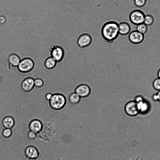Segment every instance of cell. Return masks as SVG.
<instances>
[{
    "mask_svg": "<svg viewBox=\"0 0 160 160\" xmlns=\"http://www.w3.org/2000/svg\"><path fill=\"white\" fill-rule=\"evenodd\" d=\"M101 33L103 39L108 42L112 43L119 34L118 23L114 20L106 22L102 27Z\"/></svg>",
    "mask_w": 160,
    "mask_h": 160,
    "instance_id": "obj_1",
    "label": "cell"
},
{
    "mask_svg": "<svg viewBox=\"0 0 160 160\" xmlns=\"http://www.w3.org/2000/svg\"><path fill=\"white\" fill-rule=\"evenodd\" d=\"M51 107L56 110H60L64 108L67 103L66 97L62 93H54L49 101Z\"/></svg>",
    "mask_w": 160,
    "mask_h": 160,
    "instance_id": "obj_2",
    "label": "cell"
},
{
    "mask_svg": "<svg viewBox=\"0 0 160 160\" xmlns=\"http://www.w3.org/2000/svg\"><path fill=\"white\" fill-rule=\"evenodd\" d=\"M34 66L35 63L33 60L29 57H26L21 60L17 68L20 72L26 73L32 71Z\"/></svg>",
    "mask_w": 160,
    "mask_h": 160,
    "instance_id": "obj_3",
    "label": "cell"
},
{
    "mask_svg": "<svg viewBox=\"0 0 160 160\" xmlns=\"http://www.w3.org/2000/svg\"><path fill=\"white\" fill-rule=\"evenodd\" d=\"M50 49L51 56L57 62L61 61L64 55L63 48L59 45H53L51 46Z\"/></svg>",
    "mask_w": 160,
    "mask_h": 160,
    "instance_id": "obj_4",
    "label": "cell"
},
{
    "mask_svg": "<svg viewBox=\"0 0 160 160\" xmlns=\"http://www.w3.org/2000/svg\"><path fill=\"white\" fill-rule=\"evenodd\" d=\"M145 14L139 10H135L130 14L129 18L131 22L136 25L144 22Z\"/></svg>",
    "mask_w": 160,
    "mask_h": 160,
    "instance_id": "obj_5",
    "label": "cell"
},
{
    "mask_svg": "<svg viewBox=\"0 0 160 160\" xmlns=\"http://www.w3.org/2000/svg\"><path fill=\"white\" fill-rule=\"evenodd\" d=\"M124 109L126 114L131 117H135L140 114L137 103L134 100L128 102L125 105Z\"/></svg>",
    "mask_w": 160,
    "mask_h": 160,
    "instance_id": "obj_6",
    "label": "cell"
},
{
    "mask_svg": "<svg viewBox=\"0 0 160 160\" xmlns=\"http://www.w3.org/2000/svg\"><path fill=\"white\" fill-rule=\"evenodd\" d=\"M91 36L88 33H83L81 34L78 38L77 43L81 48H84L89 46L92 42Z\"/></svg>",
    "mask_w": 160,
    "mask_h": 160,
    "instance_id": "obj_7",
    "label": "cell"
},
{
    "mask_svg": "<svg viewBox=\"0 0 160 160\" xmlns=\"http://www.w3.org/2000/svg\"><path fill=\"white\" fill-rule=\"evenodd\" d=\"M75 92L81 98H85L90 94L91 89L88 85L84 83L81 84L76 88Z\"/></svg>",
    "mask_w": 160,
    "mask_h": 160,
    "instance_id": "obj_8",
    "label": "cell"
},
{
    "mask_svg": "<svg viewBox=\"0 0 160 160\" xmlns=\"http://www.w3.org/2000/svg\"><path fill=\"white\" fill-rule=\"evenodd\" d=\"M128 38L130 42L134 44H137L143 41L144 36V34L136 30L130 32Z\"/></svg>",
    "mask_w": 160,
    "mask_h": 160,
    "instance_id": "obj_9",
    "label": "cell"
},
{
    "mask_svg": "<svg viewBox=\"0 0 160 160\" xmlns=\"http://www.w3.org/2000/svg\"><path fill=\"white\" fill-rule=\"evenodd\" d=\"M34 79L31 77L25 78L21 83V87L23 90L29 92L32 90L34 87Z\"/></svg>",
    "mask_w": 160,
    "mask_h": 160,
    "instance_id": "obj_10",
    "label": "cell"
},
{
    "mask_svg": "<svg viewBox=\"0 0 160 160\" xmlns=\"http://www.w3.org/2000/svg\"><path fill=\"white\" fill-rule=\"evenodd\" d=\"M137 103L140 114L145 115L148 113L150 111L151 106L150 102L147 100L145 99L143 101Z\"/></svg>",
    "mask_w": 160,
    "mask_h": 160,
    "instance_id": "obj_11",
    "label": "cell"
},
{
    "mask_svg": "<svg viewBox=\"0 0 160 160\" xmlns=\"http://www.w3.org/2000/svg\"><path fill=\"white\" fill-rule=\"evenodd\" d=\"M29 127L30 130L35 133L40 132L42 127V122L37 119L32 120L29 124Z\"/></svg>",
    "mask_w": 160,
    "mask_h": 160,
    "instance_id": "obj_12",
    "label": "cell"
},
{
    "mask_svg": "<svg viewBox=\"0 0 160 160\" xmlns=\"http://www.w3.org/2000/svg\"><path fill=\"white\" fill-rule=\"evenodd\" d=\"M119 34L126 35L129 33L131 30L130 25L127 22H122L118 23Z\"/></svg>",
    "mask_w": 160,
    "mask_h": 160,
    "instance_id": "obj_13",
    "label": "cell"
},
{
    "mask_svg": "<svg viewBox=\"0 0 160 160\" xmlns=\"http://www.w3.org/2000/svg\"><path fill=\"white\" fill-rule=\"evenodd\" d=\"M21 59L17 54L13 53L10 54L8 58V62L11 66L17 67Z\"/></svg>",
    "mask_w": 160,
    "mask_h": 160,
    "instance_id": "obj_14",
    "label": "cell"
},
{
    "mask_svg": "<svg viewBox=\"0 0 160 160\" xmlns=\"http://www.w3.org/2000/svg\"><path fill=\"white\" fill-rule=\"evenodd\" d=\"M15 120L12 117L7 116L4 117L2 121V123L5 128H11L15 124Z\"/></svg>",
    "mask_w": 160,
    "mask_h": 160,
    "instance_id": "obj_15",
    "label": "cell"
},
{
    "mask_svg": "<svg viewBox=\"0 0 160 160\" xmlns=\"http://www.w3.org/2000/svg\"><path fill=\"white\" fill-rule=\"evenodd\" d=\"M27 156L31 158H35L38 156V152L36 148L33 147H28L25 150Z\"/></svg>",
    "mask_w": 160,
    "mask_h": 160,
    "instance_id": "obj_16",
    "label": "cell"
},
{
    "mask_svg": "<svg viewBox=\"0 0 160 160\" xmlns=\"http://www.w3.org/2000/svg\"><path fill=\"white\" fill-rule=\"evenodd\" d=\"M57 61L52 57L47 58L44 62L45 67L49 69H52L55 67L57 64Z\"/></svg>",
    "mask_w": 160,
    "mask_h": 160,
    "instance_id": "obj_17",
    "label": "cell"
},
{
    "mask_svg": "<svg viewBox=\"0 0 160 160\" xmlns=\"http://www.w3.org/2000/svg\"><path fill=\"white\" fill-rule=\"evenodd\" d=\"M68 100L71 104L75 105L79 103L81 100V98L76 93L73 92L69 95Z\"/></svg>",
    "mask_w": 160,
    "mask_h": 160,
    "instance_id": "obj_18",
    "label": "cell"
},
{
    "mask_svg": "<svg viewBox=\"0 0 160 160\" xmlns=\"http://www.w3.org/2000/svg\"><path fill=\"white\" fill-rule=\"evenodd\" d=\"M136 30L144 34L148 31V26L144 23L137 25Z\"/></svg>",
    "mask_w": 160,
    "mask_h": 160,
    "instance_id": "obj_19",
    "label": "cell"
},
{
    "mask_svg": "<svg viewBox=\"0 0 160 160\" xmlns=\"http://www.w3.org/2000/svg\"><path fill=\"white\" fill-rule=\"evenodd\" d=\"M154 22V19L153 17L150 14H147L145 15L144 23L147 26L152 25Z\"/></svg>",
    "mask_w": 160,
    "mask_h": 160,
    "instance_id": "obj_20",
    "label": "cell"
},
{
    "mask_svg": "<svg viewBox=\"0 0 160 160\" xmlns=\"http://www.w3.org/2000/svg\"><path fill=\"white\" fill-rule=\"evenodd\" d=\"M147 0H134L133 3L134 5L138 8H142L144 7L146 4Z\"/></svg>",
    "mask_w": 160,
    "mask_h": 160,
    "instance_id": "obj_21",
    "label": "cell"
},
{
    "mask_svg": "<svg viewBox=\"0 0 160 160\" xmlns=\"http://www.w3.org/2000/svg\"><path fill=\"white\" fill-rule=\"evenodd\" d=\"M152 86L156 90L160 91V79L159 78H158L154 80L152 82Z\"/></svg>",
    "mask_w": 160,
    "mask_h": 160,
    "instance_id": "obj_22",
    "label": "cell"
},
{
    "mask_svg": "<svg viewBox=\"0 0 160 160\" xmlns=\"http://www.w3.org/2000/svg\"><path fill=\"white\" fill-rule=\"evenodd\" d=\"M34 86L40 88L42 87L44 84L43 80L41 78H37L34 80Z\"/></svg>",
    "mask_w": 160,
    "mask_h": 160,
    "instance_id": "obj_23",
    "label": "cell"
},
{
    "mask_svg": "<svg viewBox=\"0 0 160 160\" xmlns=\"http://www.w3.org/2000/svg\"><path fill=\"white\" fill-rule=\"evenodd\" d=\"M12 133V131L10 128H5L2 132L3 136L5 137L8 138L10 136Z\"/></svg>",
    "mask_w": 160,
    "mask_h": 160,
    "instance_id": "obj_24",
    "label": "cell"
},
{
    "mask_svg": "<svg viewBox=\"0 0 160 160\" xmlns=\"http://www.w3.org/2000/svg\"><path fill=\"white\" fill-rule=\"evenodd\" d=\"M145 99L142 95H138L135 97L134 100L137 103H138L143 101Z\"/></svg>",
    "mask_w": 160,
    "mask_h": 160,
    "instance_id": "obj_25",
    "label": "cell"
},
{
    "mask_svg": "<svg viewBox=\"0 0 160 160\" xmlns=\"http://www.w3.org/2000/svg\"><path fill=\"white\" fill-rule=\"evenodd\" d=\"M53 94L51 92L47 93L45 96L46 99L47 100L49 101L51 99Z\"/></svg>",
    "mask_w": 160,
    "mask_h": 160,
    "instance_id": "obj_26",
    "label": "cell"
},
{
    "mask_svg": "<svg viewBox=\"0 0 160 160\" xmlns=\"http://www.w3.org/2000/svg\"><path fill=\"white\" fill-rule=\"evenodd\" d=\"M29 137L31 139L34 138L36 136L35 133L31 131L29 132L28 134Z\"/></svg>",
    "mask_w": 160,
    "mask_h": 160,
    "instance_id": "obj_27",
    "label": "cell"
},
{
    "mask_svg": "<svg viewBox=\"0 0 160 160\" xmlns=\"http://www.w3.org/2000/svg\"><path fill=\"white\" fill-rule=\"evenodd\" d=\"M152 99L154 102H158V97L157 93L152 94Z\"/></svg>",
    "mask_w": 160,
    "mask_h": 160,
    "instance_id": "obj_28",
    "label": "cell"
},
{
    "mask_svg": "<svg viewBox=\"0 0 160 160\" xmlns=\"http://www.w3.org/2000/svg\"><path fill=\"white\" fill-rule=\"evenodd\" d=\"M6 19L5 17L1 16L0 17V23L3 24L5 22Z\"/></svg>",
    "mask_w": 160,
    "mask_h": 160,
    "instance_id": "obj_29",
    "label": "cell"
},
{
    "mask_svg": "<svg viewBox=\"0 0 160 160\" xmlns=\"http://www.w3.org/2000/svg\"><path fill=\"white\" fill-rule=\"evenodd\" d=\"M158 97V102L160 103V91L157 92Z\"/></svg>",
    "mask_w": 160,
    "mask_h": 160,
    "instance_id": "obj_30",
    "label": "cell"
},
{
    "mask_svg": "<svg viewBox=\"0 0 160 160\" xmlns=\"http://www.w3.org/2000/svg\"><path fill=\"white\" fill-rule=\"evenodd\" d=\"M157 76L158 78L160 79V68L159 69L158 72Z\"/></svg>",
    "mask_w": 160,
    "mask_h": 160,
    "instance_id": "obj_31",
    "label": "cell"
},
{
    "mask_svg": "<svg viewBox=\"0 0 160 160\" xmlns=\"http://www.w3.org/2000/svg\"><path fill=\"white\" fill-rule=\"evenodd\" d=\"M147 1H151V0H147Z\"/></svg>",
    "mask_w": 160,
    "mask_h": 160,
    "instance_id": "obj_32",
    "label": "cell"
}]
</instances>
